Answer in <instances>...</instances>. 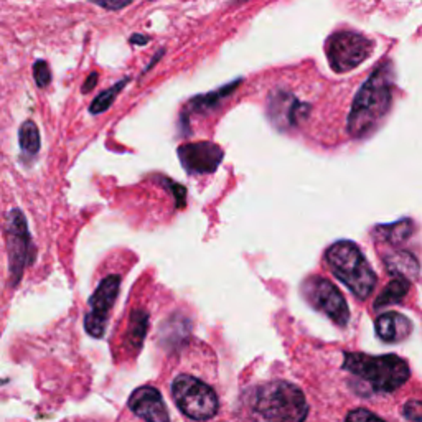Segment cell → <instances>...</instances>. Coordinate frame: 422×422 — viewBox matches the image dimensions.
Instances as JSON below:
<instances>
[{
  "instance_id": "cell-1",
  "label": "cell",
  "mask_w": 422,
  "mask_h": 422,
  "mask_svg": "<svg viewBox=\"0 0 422 422\" xmlns=\"http://www.w3.org/2000/svg\"><path fill=\"white\" fill-rule=\"evenodd\" d=\"M393 63L384 59L363 83L351 104L346 122L351 137L365 139L380 127L393 104Z\"/></svg>"
},
{
  "instance_id": "cell-2",
  "label": "cell",
  "mask_w": 422,
  "mask_h": 422,
  "mask_svg": "<svg viewBox=\"0 0 422 422\" xmlns=\"http://www.w3.org/2000/svg\"><path fill=\"white\" fill-rule=\"evenodd\" d=\"M251 413L256 422H304L309 404L297 386L273 381L256 389Z\"/></svg>"
},
{
  "instance_id": "cell-3",
  "label": "cell",
  "mask_w": 422,
  "mask_h": 422,
  "mask_svg": "<svg viewBox=\"0 0 422 422\" xmlns=\"http://www.w3.org/2000/svg\"><path fill=\"white\" fill-rule=\"evenodd\" d=\"M325 261L331 273L353 292V295L361 300L370 297L378 278L358 246L351 241H338L326 249Z\"/></svg>"
},
{
  "instance_id": "cell-4",
  "label": "cell",
  "mask_w": 422,
  "mask_h": 422,
  "mask_svg": "<svg viewBox=\"0 0 422 422\" xmlns=\"http://www.w3.org/2000/svg\"><path fill=\"white\" fill-rule=\"evenodd\" d=\"M343 370L358 376L380 393H393L409 380L408 361L398 355L371 356L365 353H346Z\"/></svg>"
},
{
  "instance_id": "cell-5",
  "label": "cell",
  "mask_w": 422,
  "mask_h": 422,
  "mask_svg": "<svg viewBox=\"0 0 422 422\" xmlns=\"http://www.w3.org/2000/svg\"><path fill=\"white\" fill-rule=\"evenodd\" d=\"M172 396L178 409L193 421H208L219 409L213 388L192 375H178L173 380Z\"/></svg>"
},
{
  "instance_id": "cell-6",
  "label": "cell",
  "mask_w": 422,
  "mask_h": 422,
  "mask_svg": "<svg viewBox=\"0 0 422 422\" xmlns=\"http://www.w3.org/2000/svg\"><path fill=\"white\" fill-rule=\"evenodd\" d=\"M375 43L356 32H336L325 43V53L335 73H348L373 55Z\"/></svg>"
},
{
  "instance_id": "cell-7",
  "label": "cell",
  "mask_w": 422,
  "mask_h": 422,
  "mask_svg": "<svg viewBox=\"0 0 422 422\" xmlns=\"http://www.w3.org/2000/svg\"><path fill=\"white\" fill-rule=\"evenodd\" d=\"M7 253L10 268V285L15 287L22 279L23 270L33 261L35 249L28 233L27 218L22 210L13 208L7 215Z\"/></svg>"
},
{
  "instance_id": "cell-8",
  "label": "cell",
  "mask_w": 422,
  "mask_h": 422,
  "mask_svg": "<svg viewBox=\"0 0 422 422\" xmlns=\"http://www.w3.org/2000/svg\"><path fill=\"white\" fill-rule=\"evenodd\" d=\"M302 295L314 309L320 310L338 326H346L350 321V309L343 294L329 279L309 278L302 284Z\"/></svg>"
},
{
  "instance_id": "cell-9",
  "label": "cell",
  "mask_w": 422,
  "mask_h": 422,
  "mask_svg": "<svg viewBox=\"0 0 422 422\" xmlns=\"http://www.w3.org/2000/svg\"><path fill=\"white\" fill-rule=\"evenodd\" d=\"M120 278L118 274H110L101 280L98 289L89 299V312L84 319V330L93 338H103L108 326L110 309L114 307L115 299L119 295Z\"/></svg>"
},
{
  "instance_id": "cell-10",
  "label": "cell",
  "mask_w": 422,
  "mask_h": 422,
  "mask_svg": "<svg viewBox=\"0 0 422 422\" xmlns=\"http://www.w3.org/2000/svg\"><path fill=\"white\" fill-rule=\"evenodd\" d=\"M178 159L188 173H213L224 157L223 149L213 142H190L180 145Z\"/></svg>"
},
{
  "instance_id": "cell-11",
  "label": "cell",
  "mask_w": 422,
  "mask_h": 422,
  "mask_svg": "<svg viewBox=\"0 0 422 422\" xmlns=\"http://www.w3.org/2000/svg\"><path fill=\"white\" fill-rule=\"evenodd\" d=\"M269 120L280 130L297 127L302 120L307 119L309 106L300 103L294 94L278 89L269 96L268 103Z\"/></svg>"
},
{
  "instance_id": "cell-12",
  "label": "cell",
  "mask_w": 422,
  "mask_h": 422,
  "mask_svg": "<svg viewBox=\"0 0 422 422\" xmlns=\"http://www.w3.org/2000/svg\"><path fill=\"white\" fill-rule=\"evenodd\" d=\"M129 409L145 422H170V416L162 394L154 386H140L130 394Z\"/></svg>"
},
{
  "instance_id": "cell-13",
  "label": "cell",
  "mask_w": 422,
  "mask_h": 422,
  "mask_svg": "<svg viewBox=\"0 0 422 422\" xmlns=\"http://www.w3.org/2000/svg\"><path fill=\"white\" fill-rule=\"evenodd\" d=\"M376 333L383 341L398 343L413 333V321L398 312L383 314L376 319Z\"/></svg>"
},
{
  "instance_id": "cell-14",
  "label": "cell",
  "mask_w": 422,
  "mask_h": 422,
  "mask_svg": "<svg viewBox=\"0 0 422 422\" xmlns=\"http://www.w3.org/2000/svg\"><path fill=\"white\" fill-rule=\"evenodd\" d=\"M384 268L391 275L401 278L406 280H414L419 275L421 266L416 256L409 251H393V253L384 254L383 258Z\"/></svg>"
},
{
  "instance_id": "cell-15",
  "label": "cell",
  "mask_w": 422,
  "mask_h": 422,
  "mask_svg": "<svg viewBox=\"0 0 422 422\" xmlns=\"http://www.w3.org/2000/svg\"><path fill=\"white\" fill-rule=\"evenodd\" d=\"M239 83H241V79H236V81L228 83V84H224V86H221L219 89H216V91L200 94V96L192 98L188 103V109L192 110V113H200V114L216 109L219 106V103H223L224 99L228 98L236 88H238Z\"/></svg>"
},
{
  "instance_id": "cell-16",
  "label": "cell",
  "mask_w": 422,
  "mask_h": 422,
  "mask_svg": "<svg viewBox=\"0 0 422 422\" xmlns=\"http://www.w3.org/2000/svg\"><path fill=\"white\" fill-rule=\"evenodd\" d=\"M147 329H149V314L145 310H134L130 314V320H129V329L127 333H125V345L129 346L130 350L139 351L142 348L144 338L147 335Z\"/></svg>"
},
{
  "instance_id": "cell-17",
  "label": "cell",
  "mask_w": 422,
  "mask_h": 422,
  "mask_svg": "<svg viewBox=\"0 0 422 422\" xmlns=\"http://www.w3.org/2000/svg\"><path fill=\"white\" fill-rule=\"evenodd\" d=\"M414 224L411 219H401L396 221L393 224H383L375 228V236L380 241H384V243H389L393 246L403 244L404 241L409 239V236L413 234Z\"/></svg>"
},
{
  "instance_id": "cell-18",
  "label": "cell",
  "mask_w": 422,
  "mask_h": 422,
  "mask_svg": "<svg viewBox=\"0 0 422 422\" xmlns=\"http://www.w3.org/2000/svg\"><path fill=\"white\" fill-rule=\"evenodd\" d=\"M411 289V283L406 279L394 278L391 283L386 285V287L381 290V294L375 300V309H384L388 305H396L403 300L406 295H408Z\"/></svg>"
},
{
  "instance_id": "cell-19",
  "label": "cell",
  "mask_w": 422,
  "mask_h": 422,
  "mask_svg": "<svg viewBox=\"0 0 422 422\" xmlns=\"http://www.w3.org/2000/svg\"><path fill=\"white\" fill-rule=\"evenodd\" d=\"M18 144L20 149H22L23 154L32 155L35 157L40 152V132L38 127L35 125L33 120H27V122L22 124V127L18 130Z\"/></svg>"
},
{
  "instance_id": "cell-20",
  "label": "cell",
  "mask_w": 422,
  "mask_h": 422,
  "mask_svg": "<svg viewBox=\"0 0 422 422\" xmlns=\"http://www.w3.org/2000/svg\"><path fill=\"white\" fill-rule=\"evenodd\" d=\"M129 83V78H124L120 79V81H118L114 84V86H110L109 89H106V91H103L101 94H98L96 99L91 103V106H89V113L91 114H101V113H106L110 106L114 104L115 98H118V94L122 91L125 84Z\"/></svg>"
},
{
  "instance_id": "cell-21",
  "label": "cell",
  "mask_w": 422,
  "mask_h": 422,
  "mask_svg": "<svg viewBox=\"0 0 422 422\" xmlns=\"http://www.w3.org/2000/svg\"><path fill=\"white\" fill-rule=\"evenodd\" d=\"M33 78L38 88H47L50 81H52V73H50V67L43 59H37L33 64Z\"/></svg>"
},
{
  "instance_id": "cell-22",
  "label": "cell",
  "mask_w": 422,
  "mask_h": 422,
  "mask_svg": "<svg viewBox=\"0 0 422 422\" xmlns=\"http://www.w3.org/2000/svg\"><path fill=\"white\" fill-rule=\"evenodd\" d=\"M345 422H386V421L378 418V416L373 414L368 409L358 408V409L350 411V413L346 414Z\"/></svg>"
},
{
  "instance_id": "cell-23",
  "label": "cell",
  "mask_w": 422,
  "mask_h": 422,
  "mask_svg": "<svg viewBox=\"0 0 422 422\" xmlns=\"http://www.w3.org/2000/svg\"><path fill=\"white\" fill-rule=\"evenodd\" d=\"M404 418L411 422H422V401L413 399L403 406Z\"/></svg>"
},
{
  "instance_id": "cell-24",
  "label": "cell",
  "mask_w": 422,
  "mask_h": 422,
  "mask_svg": "<svg viewBox=\"0 0 422 422\" xmlns=\"http://www.w3.org/2000/svg\"><path fill=\"white\" fill-rule=\"evenodd\" d=\"M165 185H167L170 192L173 193L175 207H177V208H183L185 207V202H187V190H185L183 185L175 183V182H169V180H165Z\"/></svg>"
},
{
  "instance_id": "cell-25",
  "label": "cell",
  "mask_w": 422,
  "mask_h": 422,
  "mask_svg": "<svg viewBox=\"0 0 422 422\" xmlns=\"http://www.w3.org/2000/svg\"><path fill=\"white\" fill-rule=\"evenodd\" d=\"M91 2L99 5V7H103L106 10H120V8L127 7L132 0H91Z\"/></svg>"
},
{
  "instance_id": "cell-26",
  "label": "cell",
  "mask_w": 422,
  "mask_h": 422,
  "mask_svg": "<svg viewBox=\"0 0 422 422\" xmlns=\"http://www.w3.org/2000/svg\"><path fill=\"white\" fill-rule=\"evenodd\" d=\"M98 79H99V74H98L96 72L89 73V76H88V79H86V81H84V86H83V93H84V94H88L89 91H91V89H94V88H96V84H98Z\"/></svg>"
},
{
  "instance_id": "cell-27",
  "label": "cell",
  "mask_w": 422,
  "mask_h": 422,
  "mask_svg": "<svg viewBox=\"0 0 422 422\" xmlns=\"http://www.w3.org/2000/svg\"><path fill=\"white\" fill-rule=\"evenodd\" d=\"M149 37H145V35H140V33H134L132 37H130V43L132 45H145L149 43Z\"/></svg>"
},
{
  "instance_id": "cell-28",
  "label": "cell",
  "mask_w": 422,
  "mask_h": 422,
  "mask_svg": "<svg viewBox=\"0 0 422 422\" xmlns=\"http://www.w3.org/2000/svg\"><path fill=\"white\" fill-rule=\"evenodd\" d=\"M164 53H165V50H160V52H159V53H155V57L152 58V62H150V63H149V67L144 69V74H145V73H147L150 68H154V67H155V64H157V62H159V59L164 57Z\"/></svg>"
}]
</instances>
